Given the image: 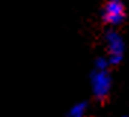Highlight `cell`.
Returning <instances> with one entry per match:
<instances>
[{"label":"cell","mask_w":129,"mask_h":117,"mask_svg":"<svg viewBox=\"0 0 129 117\" xmlns=\"http://www.w3.org/2000/svg\"><path fill=\"white\" fill-rule=\"evenodd\" d=\"M91 89L98 100L106 98L112 89V76L107 70H97L91 75Z\"/></svg>","instance_id":"obj_1"},{"label":"cell","mask_w":129,"mask_h":117,"mask_svg":"<svg viewBox=\"0 0 129 117\" xmlns=\"http://www.w3.org/2000/svg\"><path fill=\"white\" fill-rule=\"evenodd\" d=\"M106 47H107V57L112 64H119L123 59V51H125V43L120 34L116 31H110L106 34Z\"/></svg>","instance_id":"obj_2"},{"label":"cell","mask_w":129,"mask_h":117,"mask_svg":"<svg viewBox=\"0 0 129 117\" xmlns=\"http://www.w3.org/2000/svg\"><path fill=\"white\" fill-rule=\"evenodd\" d=\"M101 18L107 25H119L125 19V6L120 0H109L103 8Z\"/></svg>","instance_id":"obj_3"},{"label":"cell","mask_w":129,"mask_h":117,"mask_svg":"<svg viewBox=\"0 0 129 117\" xmlns=\"http://www.w3.org/2000/svg\"><path fill=\"white\" fill-rule=\"evenodd\" d=\"M87 113V102H76L68 111V117H85Z\"/></svg>","instance_id":"obj_4"},{"label":"cell","mask_w":129,"mask_h":117,"mask_svg":"<svg viewBox=\"0 0 129 117\" xmlns=\"http://www.w3.org/2000/svg\"><path fill=\"white\" fill-rule=\"evenodd\" d=\"M109 64H112L109 57H98L95 60V69L97 70H107Z\"/></svg>","instance_id":"obj_5"},{"label":"cell","mask_w":129,"mask_h":117,"mask_svg":"<svg viewBox=\"0 0 129 117\" xmlns=\"http://www.w3.org/2000/svg\"><path fill=\"white\" fill-rule=\"evenodd\" d=\"M122 117H126V116H122Z\"/></svg>","instance_id":"obj_6"}]
</instances>
